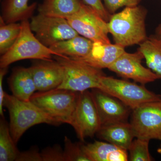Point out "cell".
Masks as SVG:
<instances>
[{
    "label": "cell",
    "instance_id": "20",
    "mask_svg": "<svg viewBox=\"0 0 161 161\" xmlns=\"http://www.w3.org/2000/svg\"><path fill=\"white\" fill-rule=\"evenodd\" d=\"M81 3L79 0H44L38 10L44 15L66 19L79 10Z\"/></svg>",
    "mask_w": 161,
    "mask_h": 161
},
{
    "label": "cell",
    "instance_id": "27",
    "mask_svg": "<svg viewBox=\"0 0 161 161\" xmlns=\"http://www.w3.org/2000/svg\"><path fill=\"white\" fill-rule=\"evenodd\" d=\"M105 6L109 13H115L121 7L138 6L142 0H103Z\"/></svg>",
    "mask_w": 161,
    "mask_h": 161
},
{
    "label": "cell",
    "instance_id": "25",
    "mask_svg": "<svg viewBox=\"0 0 161 161\" xmlns=\"http://www.w3.org/2000/svg\"><path fill=\"white\" fill-rule=\"evenodd\" d=\"M64 161H91L83 151L82 143H74L67 136L64 139Z\"/></svg>",
    "mask_w": 161,
    "mask_h": 161
},
{
    "label": "cell",
    "instance_id": "11",
    "mask_svg": "<svg viewBox=\"0 0 161 161\" xmlns=\"http://www.w3.org/2000/svg\"><path fill=\"white\" fill-rule=\"evenodd\" d=\"M144 58L138 50L133 53L125 52L108 69L122 78L132 79L143 85L161 79L150 69L143 66L142 62Z\"/></svg>",
    "mask_w": 161,
    "mask_h": 161
},
{
    "label": "cell",
    "instance_id": "31",
    "mask_svg": "<svg viewBox=\"0 0 161 161\" xmlns=\"http://www.w3.org/2000/svg\"><path fill=\"white\" fill-rule=\"evenodd\" d=\"M155 36L161 39V24L157 27L155 31Z\"/></svg>",
    "mask_w": 161,
    "mask_h": 161
},
{
    "label": "cell",
    "instance_id": "1",
    "mask_svg": "<svg viewBox=\"0 0 161 161\" xmlns=\"http://www.w3.org/2000/svg\"><path fill=\"white\" fill-rule=\"evenodd\" d=\"M147 11L140 6L126 7L115 14L108 23L109 32L115 44L124 47L139 44L147 37L146 27Z\"/></svg>",
    "mask_w": 161,
    "mask_h": 161
},
{
    "label": "cell",
    "instance_id": "6",
    "mask_svg": "<svg viewBox=\"0 0 161 161\" xmlns=\"http://www.w3.org/2000/svg\"><path fill=\"white\" fill-rule=\"evenodd\" d=\"M98 89L120 100L133 110L142 105L161 100V95L149 91L143 85L105 75L101 78Z\"/></svg>",
    "mask_w": 161,
    "mask_h": 161
},
{
    "label": "cell",
    "instance_id": "3",
    "mask_svg": "<svg viewBox=\"0 0 161 161\" xmlns=\"http://www.w3.org/2000/svg\"><path fill=\"white\" fill-rule=\"evenodd\" d=\"M19 35L14 45L7 53L1 56L0 67H8L11 64L26 59L52 60L58 56L49 47L44 46L33 34L28 19L21 21Z\"/></svg>",
    "mask_w": 161,
    "mask_h": 161
},
{
    "label": "cell",
    "instance_id": "24",
    "mask_svg": "<svg viewBox=\"0 0 161 161\" xmlns=\"http://www.w3.org/2000/svg\"><path fill=\"white\" fill-rule=\"evenodd\" d=\"M150 140L136 138L132 141L129 147V161L153 160L149 151Z\"/></svg>",
    "mask_w": 161,
    "mask_h": 161
},
{
    "label": "cell",
    "instance_id": "10",
    "mask_svg": "<svg viewBox=\"0 0 161 161\" xmlns=\"http://www.w3.org/2000/svg\"><path fill=\"white\" fill-rule=\"evenodd\" d=\"M130 124L136 138L161 141V99L132 110Z\"/></svg>",
    "mask_w": 161,
    "mask_h": 161
},
{
    "label": "cell",
    "instance_id": "12",
    "mask_svg": "<svg viewBox=\"0 0 161 161\" xmlns=\"http://www.w3.org/2000/svg\"><path fill=\"white\" fill-rule=\"evenodd\" d=\"M91 93L102 125L127 122L131 110L130 108L117 98L98 89H92Z\"/></svg>",
    "mask_w": 161,
    "mask_h": 161
},
{
    "label": "cell",
    "instance_id": "21",
    "mask_svg": "<svg viewBox=\"0 0 161 161\" xmlns=\"http://www.w3.org/2000/svg\"><path fill=\"white\" fill-rule=\"evenodd\" d=\"M138 51L143 55L148 68L161 78V39L155 35L139 44Z\"/></svg>",
    "mask_w": 161,
    "mask_h": 161
},
{
    "label": "cell",
    "instance_id": "19",
    "mask_svg": "<svg viewBox=\"0 0 161 161\" xmlns=\"http://www.w3.org/2000/svg\"><path fill=\"white\" fill-rule=\"evenodd\" d=\"M29 0H4L1 16L6 23L28 19L33 14L36 3L28 5Z\"/></svg>",
    "mask_w": 161,
    "mask_h": 161
},
{
    "label": "cell",
    "instance_id": "4",
    "mask_svg": "<svg viewBox=\"0 0 161 161\" xmlns=\"http://www.w3.org/2000/svg\"><path fill=\"white\" fill-rule=\"evenodd\" d=\"M79 92L56 88L36 92L30 101L60 124L70 125Z\"/></svg>",
    "mask_w": 161,
    "mask_h": 161
},
{
    "label": "cell",
    "instance_id": "28",
    "mask_svg": "<svg viewBox=\"0 0 161 161\" xmlns=\"http://www.w3.org/2000/svg\"><path fill=\"white\" fill-rule=\"evenodd\" d=\"M86 5L92 7L97 12L103 19L107 22L109 21L111 16L106 8L103 6L101 0H83Z\"/></svg>",
    "mask_w": 161,
    "mask_h": 161
},
{
    "label": "cell",
    "instance_id": "5",
    "mask_svg": "<svg viewBox=\"0 0 161 161\" xmlns=\"http://www.w3.org/2000/svg\"><path fill=\"white\" fill-rule=\"evenodd\" d=\"M53 58L64 69L63 81L58 88L76 92L98 89L101 78L105 75L102 69L79 60L56 55Z\"/></svg>",
    "mask_w": 161,
    "mask_h": 161
},
{
    "label": "cell",
    "instance_id": "26",
    "mask_svg": "<svg viewBox=\"0 0 161 161\" xmlns=\"http://www.w3.org/2000/svg\"><path fill=\"white\" fill-rule=\"evenodd\" d=\"M42 161H64V150L60 145L44 148L40 152Z\"/></svg>",
    "mask_w": 161,
    "mask_h": 161
},
{
    "label": "cell",
    "instance_id": "7",
    "mask_svg": "<svg viewBox=\"0 0 161 161\" xmlns=\"http://www.w3.org/2000/svg\"><path fill=\"white\" fill-rule=\"evenodd\" d=\"M66 19L73 29L82 36L93 42L111 43L108 36V22L85 3L81 2L79 10Z\"/></svg>",
    "mask_w": 161,
    "mask_h": 161
},
{
    "label": "cell",
    "instance_id": "8",
    "mask_svg": "<svg viewBox=\"0 0 161 161\" xmlns=\"http://www.w3.org/2000/svg\"><path fill=\"white\" fill-rule=\"evenodd\" d=\"M30 25L37 39L48 47L79 35L65 18L39 14L32 17Z\"/></svg>",
    "mask_w": 161,
    "mask_h": 161
},
{
    "label": "cell",
    "instance_id": "2",
    "mask_svg": "<svg viewBox=\"0 0 161 161\" xmlns=\"http://www.w3.org/2000/svg\"><path fill=\"white\" fill-rule=\"evenodd\" d=\"M4 107L9 112V128L16 144L28 129L41 124L59 125L60 124L31 102L19 100L6 93Z\"/></svg>",
    "mask_w": 161,
    "mask_h": 161
},
{
    "label": "cell",
    "instance_id": "18",
    "mask_svg": "<svg viewBox=\"0 0 161 161\" xmlns=\"http://www.w3.org/2000/svg\"><path fill=\"white\" fill-rule=\"evenodd\" d=\"M94 42L79 35L60 41L49 48L60 57L78 58L85 57L92 50Z\"/></svg>",
    "mask_w": 161,
    "mask_h": 161
},
{
    "label": "cell",
    "instance_id": "23",
    "mask_svg": "<svg viewBox=\"0 0 161 161\" xmlns=\"http://www.w3.org/2000/svg\"><path fill=\"white\" fill-rule=\"evenodd\" d=\"M21 29V23H6L0 17V54L7 53L16 41Z\"/></svg>",
    "mask_w": 161,
    "mask_h": 161
},
{
    "label": "cell",
    "instance_id": "29",
    "mask_svg": "<svg viewBox=\"0 0 161 161\" xmlns=\"http://www.w3.org/2000/svg\"><path fill=\"white\" fill-rule=\"evenodd\" d=\"M16 161H42V159L39 150L34 147L27 151L19 152Z\"/></svg>",
    "mask_w": 161,
    "mask_h": 161
},
{
    "label": "cell",
    "instance_id": "13",
    "mask_svg": "<svg viewBox=\"0 0 161 161\" xmlns=\"http://www.w3.org/2000/svg\"><path fill=\"white\" fill-rule=\"evenodd\" d=\"M29 68L38 92L58 88L63 81L64 69L57 60H40Z\"/></svg>",
    "mask_w": 161,
    "mask_h": 161
},
{
    "label": "cell",
    "instance_id": "16",
    "mask_svg": "<svg viewBox=\"0 0 161 161\" xmlns=\"http://www.w3.org/2000/svg\"><path fill=\"white\" fill-rule=\"evenodd\" d=\"M8 81L12 95L19 100L30 101L37 91L29 68H15L13 69Z\"/></svg>",
    "mask_w": 161,
    "mask_h": 161
},
{
    "label": "cell",
    "instance_id": "22",
    "mask_svg": "<svg viewBox=\"0 0 161 161\" xmlns=\"http://www.w3.org/2000/svg\"><path fill=\"white\" fill-rule=\"evenodd\" d=\"M10 133L9 125L4 117L0 120V161L16 160L19 151Z\"/></svg>",
    "mask_w": 161,
    "mask_h": 161
},
{
    "label": "cell",
    "instance_id": "32",
    "mask_svg": "<svg viewBox=\"0 0 161 161\" xmlns=\"http://www.w3.org/2000/svg\"><path fill=\"white\" fill-rule=\"evenodd\" d=\"M157 152L158 153H159V154H161V144L160 148H159L158 149Z\"/></svg>",
    "mask_w": 161,
    "mask_h": 161
},
{
    "label": "cell",
    "instance_id": "30",
    "mask_svg": "<svg viewBox=\"0 0 161 161\" xmlns=\"http://www.w3.org/2000/svg\"><path fill=\"white\" fill-rule=\"evenodd\" d=\"M8 67L3 68L0 69V115L1 117H4L3 114L4 98L6 92L3 90V81L4 76L8 71Z\"/></svg>",
    "mask_w": 161,
    "mask_h": 161
},
{
    "label": "cell",
    "instance_id": "17",
    "mask_svg": "<svg viewBox=\"0 0 161 161\" xmlns=\"http://www.w3.org/2000/svg\"><path fill=\"white\" fill-rule=\"evenodd\" d=\"M82 148L91 161H129L128 150L108 142L82 143Z\"/></svg>",
    "mask_w": 161,
    "mask_h": 161
},
{
    "label": "cell",
    "instance_id": "15",
    "mask_svg": "<svg viewBox=\"0 0 161 161\" xmlns=\"http://www.w3.org/2000/svg\"><path fill=\"white\" fill-rule=\"evenodd\" d=\"M96 134L101 139L127 150L135 137L131 124L127 122L103 125Z\"/></svg>",
    "mask_w": 161,
    "mask_h": 161
},
{
    "label": "cell",
    "instance_id": "9",
    "mask_svg": "<svg viewBox=\"0 0 161 161\" xmlns=\"http://www.w3.org/2000/svg\"><path fill=\"white\" fill-rule=\"evenodd\" d=\"M70 125L78 138L84 142L96 134L101 126L100 118L91 92H79Z\"/></svg>",
    "mask_w": 161,
    "mask_h": 161
},
{
    "label": "cell",
    "instance_id": "14",
    "mask_svg": "<svg viewBox=\"0 0 161 161\" xmlns=\"http://www.w3.org/2000/svg\"><path fill=\"white\" fill-rule=\"evenodd\" d=\"M125 52V47L115 43L95 42L93 43L92 50L86 56L70 59L79 60L94 67L102 69L108 68Z\"/></svg>",
    "mask_w": 161,
    "mask_h": 161
}]
</instances>
